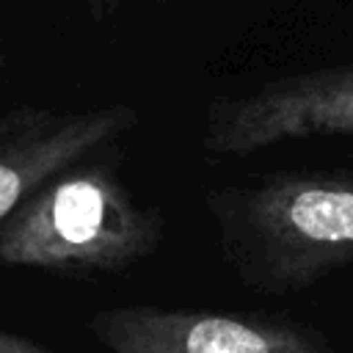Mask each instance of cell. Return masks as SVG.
Returning <instances> with one entry per match:
<instances>
[{
    "label": "cell",
    "instance_id": "8",
    "mask_svg": "<svg viewBox=\"0 0 353 353\" xmlns=\"http://www.w3.org/2000/svg\"><path fill=\"white\" fill-rule=\"evenodd\" d=\"M6 66H8V44H6V33L0 28V85H3V77H6Z\"/></svg>",
    "mask_w": 353,
    "mask_h": 353
},
{
    "label": "cell",
    "instance_id": "2",
    "mask_svg": "<svg viewBox=\"0 0 353 353\" xmlns=\"http://www.w3.org/2000/svg\"><path fill=\"white\" fill-rule=\"evenodd\" d=\"M119 143L74 163L0 226V265L61 276H113L152 256L165 215L121 179Z\"/></svg>",
    "mask_w": 353,
    "mask_h": 353
},
{
    "label": "cell",
    "instance_id": "3",
    "mask_svg": "<svg viewBox=\"0 0 353 353\" xmlns=\"http://www.w3.org/2000/svg\"><path fill=\"white\" fill-rule=\"evenodd\" d=\"M306 138H353V63L273 77L215 97L204 110L201 146L212 157H248Z\"/></svg>",
    "mask_w": 353,
    "mask_h": 353
},
{
    "label": "cell",
    "instance_id": "6",
    "mask_svg": "<svg viewBox=\"0 0 353 353\" xmlns=\"http://www.w3.org/2000/svg\"><path fill=\"white\" fill-rule=\"evenodd\" d=\"M121 3H124V0H80L83 11H85V14H88V19H91V22H97V25L110 22V19L119 14Z\"/></svg>",
    "mask_w": 353,
    "mask_h": 353
},
{
    "label": "cell",
    "instance_id": "9",
    "mask_svg": "<svg viewBox=\"0 0 353 353\" xmlns=\"http://www.w3.org/2000/svg\"><path fill=\"white\" fill-rule=\"evenodd\" d=\"M146 3H154V6H163V3H168V0H146Z\"/></svg>",
    "mask_w": 353,
    "mask_h": 353
},
{
    "label": "cell",
    "instance_id": "1",
    "mask_svg": "<svg viewBox=\"0 0 353 353\" xmlns=\"http://www.w3.org/2000/svg\"><path fill=\"white\" fill-rule=\"evenodd\" d=\"M204 207L234 276L287 295L353 268V165L279 168L210 188Z\"/></svg>",
    "mask_w": 353,
    "mask_h": 353
},
{
    "label": "cell",
    "instance_id": "5",
    "mask_svg": "<svg viewBox=\"0 0 353 353\" xmlns=\"http://www.w3.org/2000/svg\"><path fill=\"white\" fill-rule=\"evenodd\" d=\"M88 331L110 353H339L314 328L268 314L119 306Z\"/></svg>",
    "mask_w": 353,
    "mask_h": 353
},
{
    "label": "cell",
    "instance_id": "4",
    "mask_svg": "<svg viewBox=\"0 0 353 353\" xmlns=\"http://www.w3.org/2000/svg\"><path fill=\"white\" fill-rule=\"evenodd\" d=\"M141 124L138 108H50L19 102L0 110V226L50 179L119 143Z\"/></svg>",
    "mask_w": 353,
    "mask_h": 353
},
{
    "label": "cell",
    "instance_id": "7",
    "mask_svg": "<svg viewBox=\"0 0 353 353\" xmlns=\"http://www.w3.org/2000/svg\"><path fill=\"white\" fill-rule=\"evenodd\" d=\"M0 353H50V350L39 347L36 342H30V339H25V336L0 331Z\"/></svg>",
    "mask_w": 353,
    "mask_h": 353
}]
</instances>
